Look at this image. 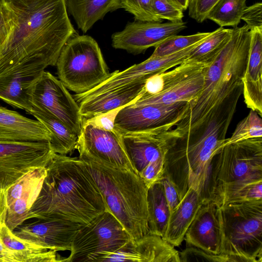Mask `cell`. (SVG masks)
Wrapping results in <instances>:
<instances>
[{
  "label": "cell",
  "instance_id": "cell-1",
  "mask_svg": "<svg viewBox=\"0 0 262 262\" xmlns=\"http://www.w3.org/2000/svg\"><path fill=\"white\" fill-rule=\"evenodd\" d=\"M12 17L0 50V75L19 66H55L67 41L77 34L66 0H5Z\"/></svg>",
  "mask_w": 262,
  "mask_h": 262
},
{
  "label": "cell",
  "instance_id": "cell-2",
  "mask_svg": "<svg viewBox=\"0 0 262 262\" xmlns=\"http://www.w3.org/2000/svg\"><path fill=\"white\" fill-rule=\"evenodd\" d=\"M28 220L58 218L85 225L107 210L101 192L79 157L54 154Z\"/></svg>",
  "mask_w": 262,
  "mask_h": 262
},
{
  "label": "cell",
  "instance_id": "cell-3",
  "mask_svg": "<svg viewBox=\"0 0 262 262\" xmlns=\"http://www.w3.org/2000/svg\"><path fill=\"white\" fill-rule=\"evenodd\" d=\"M250 43V32L246 24L233 28L227 43L206 67L199 96L189 102L185 117L176 125L181 136L205 125L222 111L236 107L243 93Z\"/></svg>",
  "mask_w": 262,
  "mask_h": 262
},
{
  "label": "cell",
  "instance_id": "cell-4",
  "mask_svg": "<svg viewBox=\"0 0 262 262\" xmlns=\"http://www.w3.org/2000/svg\"><path fill=\"white\" fill-rule=\"evenodd\" d=\"M235 110L223 111L205 125L180 136L167 151L164 174L176 185L181 199L192 186H199L203 194L213 158L224 146Z\"/></svg>",
  "mask_w": 262,
  "mask_h": 262
},
{
  "label": "cell",
  "instance_id": "cell-5",
  "mask_svg": "<svg viewBox=\"0 0 262 262\" xmlns=\"http://www.w3.org/2000/svg\"><path fill=\"white\" fill-rule=\"evenodd\" d=\"M81 160L98 186L107 210L131 237L136 239L148 234V188L141 178L132 170Z\"/></svg>",
  "mask_w": 262,
  "mask_h": 262
},
{
  "label": "cell",
  "instance_id": "cell-6",
  "mask_svg": "<svg viewBox=\"0 0 262 262\" xmlns=\"http://www.w3.org/2000/svg\"><path fill=\"white\" fill-rule=\"evenodd\" d=\"M221 253L236 262H262V200L219 207Z\"/></svg>",
  "mask_w": 262,
  "mask_h": 262
},
{
  "label": "cell",
  "instance_id": "cell-7",
  "mask_svg": "<svg viewBox=\"0 0 262 262\" xmlns=\"http://www.w3.org/2000/svg\"><path fill=\"white\" fill-rule=\"evenodd\" d=\"M55 66L58 79L76 94L93 89L110 74L97 42L88 35L77 34L70 38Z\"/></svg>",
  "mask_w": 262,
  "mask_h": 262
},
{
  "label": "cell",
  "instance_id": "cell-8",
  "mask_svg": "<svg viewBox=\"0 0 262 262\" xmlns=\"http://www.w3.org/2000/svg\"><path fill=\"white\" fill-rule=\"evenodd\" d=\"M215 157L203 199L226 184L262 180V137L224 145Z\"/></svg>",
  "mask_w": 262,
  "mask_h": 262
},
{
  "label": "cell",
  "instance_id": "cell-9",
  "mask_svg": "<svg viewBox=\"0 0 262 262\" xmlns=\"http://www.w3.org/2000/svg\"><path fill=\"white\" fill-rule=\"evenodd\" d=\"M131 238L118 220L106 210L79 230L63 262H96L101 253L114 251Z\"/></svg>",
  "mask_w": 262,
  "mask_h": 262
},
{
  "label": "cell",
  "instance_id": "cell-10",
  "mask_svg": "<svg viewBox=\"0 0 262 262\" xmlns=\"http://www.w3.org/2000/svg\"><path fill=\"white\" fill-rule=\"evenodd\" d=\"M54 154L50 141L0 140V189L7 190L27 172L46 167Z\"/></svg>",
  "mask_w": 262,
  "mask_h": 262
},
{
  "label": "cell",
  "instance_id": "cell-11",
  "mask_svg": "<svg viewBox=\"0 0 262 262\" xmlns=\"http://www.w3.org/2000/svg\"><path fill=\"white\" fill-rule=\"evenodd\" d=\"M32 106L42 107L60 119L78 136L83 118L80 107L61 81L44 71L35 83L31 94Z\"/></svg>",
  "mask_w": 262,
  "mask_h": 262
},
{
  "label": "cell",
  "instance_id": "cell-12",
  "mask_svg": "<svg viewBox=\"0 0 262 262\" xmlns=\"http://www.w3.org/2000/svg\"><path fill=\"white\" fill-rule=\"evenodd\" d=\"M193 49L191 46L173 54L154 58H148L123 71H115L93 89L73 95L78 103L98 95L133 85L145 83L150 77L168 71L181 64Z\"/></svg>",
  "mask_w": 262,
  "mask_h": 262
},
{
  "label": "cell",
  "instance_id": "cell-13",
  "mask_svg": "<svg viewBox=\"0 0 262 262\" xmlns=\"http://www.w3.org/2000/svg\"><path fill=\"white\" fill-rule=\"evenodd\" d=\"M135 102L122 107L116 115L114 130L120 135L141 132L172 123H178L185 117L189 108L187 102L139 105L134 104Z\"/></svg>",
  "mask_w": 262,
  "mask_h": 262
},
{
  "label": "cell",
  "instance_id": "cell-14",
  "mask_svg": "<svg viewBox=\"0 0 262 262\" xmlns=\"http://www.w3.org/2000/svg\"><path fill=\"white\" fill-rule=\"evenodd\" d=\"M76 149L81 159L134 171L123 146L121 135L114 130H105L83 123Z\"/></svg>",
  "mask_w": 262,
  "mask_h": 262
},
{
  "label": "cell",
  "instance_id": "cell-15",
  "mask_svg": "<svg viewBox=\"0 0 262 262\" xmlns=\"http://www.w3.org/2000/svg\"><path fill=\"white\" fill-rule=\"evenodd\" d=\"M177 124L120 135L126 154L138 176L151 163L165 159L168 150L180 137L175 128L172 129Z\"/></svg>",
  "mask_w": 262,
  "mask_h": 262
},
{
  "label": "cell",
  "instance_id": "cell-16",
  "mask_svg": "<svg viewBox=\"0 0 262 262\" xmlns=\"http://www.w3.org/2000/svg\"><path fill=\"white\" fill-rule=\"evenodd\" d=\"M184 22H160L135 20L128 22L120 31L112 34V46L137 55L150 47H156L166 38L184 30Z\"/></svg>",
  "mask_w": 262,
  "mask_h": 262
},
{
  "label": "cell",
  "instance_id": "cell-17",
  "mask_svg": "<svg viewBox=\"0 0 262 262\" xmlns=\"http://www.w3.org/2000/svg\"><path fill=\"white\" fill-rule=\"evenodd\" d=\"M24 222L13 232L18 237L56 251H70L73 239L84 225L54 217Z\"/></svg>",
  "mask_w": 262,
  "mask_h": 262
},
{
  "label": "cell",
  "instance_id": "cell-18",
  "mask_svg": "<svg viewBox=\"0 0 262 262\" xmlns=\"http://www.w3.org/2000/svg\"><path fill=\"white\" fill-rule=\"evenodd\" d=\"M180 262L179 252L163 237L147 234L131 238L116 250L101 253L96 262Z\"/></svg>",
  "mask_w": 262,
  "mask_h": 262
},
{
  "label": "cell",
  "instance_id": "cell-19",
  "mask_svg": "<svg viewBox=\"0 0 262 262\" xmlns=\"http://www.w3.org/2000/svg\"><path fill=\"white\" fill-rule=\"evenodd\" d=\"M184 239L188 246H193L214 254H222V237L219 206L213 201L203 200Z\"/></svg>",
  "mask_w": 262,
  "mask_h": 262
},
{
  "label": "cell",
  "instance_id": "cell-20",
  "mask_svg": "<svg viewBox=\"0 0 262 262\" xmlns=\"http://www.w3.org/2000/svg\"><path fill=\"white\" fill-rule=\"evenodd\" d=\"M46 68L39 65L19 66L0 75V99L29 113L32 107L33 86Z\"/></svg>",
  "mask_w": 262,
  "mask_h": 262
},
{
  "label": "cell",
  "instance_id": "cell-21",
  "mask_svg": "<svg viewBox=\"0 0 262 262\" xmlns=\"http://www.w3.org/2000/svg\"><path fill=\"white\" fill-rule=\"evenodd\" d=\"M248 59L243 83L247 107L262 116V28L250 30Z\"/></svg>",
  "mask_w": 262,
  "mask_h": 262
},
{
  "label": "cell",
  "instance_id": "cell-22",
  "mask_svg": "<svg viewBox=\"0 0 262 262\" xmlns=\"http://www.w3.org/2000/svg\"><path fill=\"white\" fill-rule=\"evenodd\" d=\"M51 135L37 120L0 105V140L15 141H50Z\"/></svg>",
  "mask_w": 262,
  "mask_h": 262
},
{
  "label": "cell",
  "instance_id": "cell-23",
  "mask_svg": "<svg viewBox=\"0 0 262 262\" xmlns=\"http://www.w3.org/2000/svg\"><path fill=\"white\" fill-rule=\"evenodd\" d=\"M203 200L200 187L198 186L190 187L179 205L170 212L163 238L174 247L180 245Z\"/></svg>",
  "mask_w": 262,
  "mask_h": 262
},
{
  "label": "cell",
  "instance_id": "cell-24",
  "mask_svg": "<svg viewBox=\"0 0 262 262\" xmlns=\"http://www.w3.org/2000/svg\"><path fill=\"white\" fill-rule=\"evenodd\" d=\"M145 83L106 92L78 103L83 119L130 104L141 97Z\"/></svg>",
  "mask_w": 262,
  "mask_h": 262
},
{
  "label": "cell",
  "instance_id": "cell-25",
  "mask_svg": "<svg viewBox=\"0 0 262 262\" xmlns=\"http://www.w3.org/2000/svg\"><path fill=\"white\" fill-rule=\"evenodd\" d=\"M207 66L169 85L156 95L137 100L134 104H171L179 102H190L196 99L203 87Z\"/></svg>",
  "mask_w": 262,
  "mask_h": 262
},
{
  "label": "cell",
  "instance_id": "cell-26",
  "mask_svg": "<svg viewBox=\"0 0 262 262\" xmlns=\"http://www.w3.org/2000/svg\"><path fill=\"white\" fill-rule=\"evenodd\" d=\"M68 12L86 33L108 13L122 8L121 0H66Z\"/></svg>",
  "mask_w": 262,
  "mask_h": 262
},
{
  "label": "cell",
  "instance_id": "cell-27",
  "mask_svg": "<svg viewBox=\"0 0 262 262\" xmlns=\"http://www.w3.org/2000/svg\"><path fill=\"white\" fill-rule=\"evenodd\" d=\"M0 237L17 262H61L64 259L58 254L57 251L18 237L5 223L0 226Z\"/></svg>",
  "mask_w": 262,
  "mask_h": 262
},
{
  "label": "cell",
  "instance_id": "cell-28",
  "mask_svg": "<svg viewBox=\"0 0 262 262\" xmlns=\"http://www.w3.org/2000/svg\"><path fill=\"white\" fill-rule=\"evenodd\" d=\"M40 122L51 135L50 141L55 154L67 155L76 149L78 136L57 117L43 107L32 106L29 113Z\"/></svg>",
  "mask_w": 262,
  "mask_h": 262
},
{
  "label": "cell",
  "instance_id": "cell-29",
  "mask_svg": "<svg viewBox=\"0 0 262 262\" xmlns=\"http://www.w3.org/2000/svg\"><path fill=\"white\" fill-rule=\"evenodd\" d=\"M208 199L219 207L231 203L262 200V180L225 184L214 191Z\"/></svg>",
  "mask_w": 262,
  "mask_h": 262
},
{
  "label": "cell",
  "instance_id": "cell-30",
  "mask_svg": "<svg viewBox=\"0 0 262 262\" xmlns=\"http://www.w3.org/2000/svg\"><path fill=\"white\" fill-rule=\"evenodd\" d=\"M207 65L187 58L172 70L166 71L148 78L145 82L140 98L156 95L169 85L201 70Z\"/></svg>",
  "mask_w": 262,
  "mask_h": 262
},
{
  "label": "cell",
  "instance_id": "cell-31",
  "mask_svg": "<svg viewBox=\"0 0 262 262\" xmlns=\"http://www.w3.org/2000/svg\"><path fill=\"white\" fill-rule=\"evenodd\" d=\"M147 210L149 233L163 238L170 212L160 182L155 183L148 189Z\"/></svg>",
  "mask_w": 262,
  "mask_h": 262
},
{
  "label": "cell",
  "instance_id": "cell-32",
  "mask_svg": "<svg viewBox=\"0 0 262 262\" xmlns=\"http://www.w3.org/2000/svg\"><path fill=\"white\" fill-rule=\"evenodd\" d=\"M232 30L220 27L211 32L192 50L188 58L209 64L227 43L231 36Z\"/></svg>",
  "mask_w": 262,
  "mask_h": 262
},
{
  "label": "cell",
  "instance_id": "cell-33",
  "mask_svg": "<svg viewBox=\"0 0 262 262\" xmlns=\"http://www.w3.org/2000/svg\"><path fill=\"white\" fill-rule=\"evenodd\" d=\"M246 6V0H220L209 12L207 19L220 27H236Z\"/></svg>",
  "mask_w": 262,
  "mask_h": 262
},
{
  "label": "cell",
  "instance_id": "cell-34",
  "mask_svg": "<svg viewBox=\"0 0 262 262\" xmlns=\"http://www.w3.org/2000/svg\"><path fill=\"white\" fill-rule=\"evenodd\" d=\"M41 186L32 189L8 206L5 224L10 230L13 231L28 220L29 211L39 193Z\"/></svg>",
  "mask_w": 262,
  "mask_h": 262
},
{
  "label": "cell",
  "instance_id": "cell-35",
  "mask_svg": "<svg viewBox=\"0 0 262 262\" xmlns=\"http://www.w3.org/2000/svg\"><path fill=\"white\" fill-rule=\"evenodd\" d=\"M211 32H198L190 35H172L155 47L150 58L160 57L177 52L195 45L208 37Z\"/></svg>",
  "mask_w": 262,
  "mask_h": 262
},
{
  "label": "cell",
  "instance_id": "cell-36",
  "mask_svg": "<svg viewBox=\"0 0 262 262\" xmlns=\"http://www.w3.org/2000/svg\"><path fill=\"white\" fill-rule=\"evenodd\" d=\"M47 173L46 167L35 168L20 178L6 190L8 206L22 195L42 184Z\"/></svg>",
  "mask_w": 262,
  "mask_h": 262
},
{
  "label": "cell",
  "instance_id": "cell-37",
  "mask_svg": "<svg viewBox=\"0 0 262 262\" xmlns=\"http://www.w3.org/2000/svg\"><path fill=\"white\" fill-rule=\"evenodd\" d=\"M260 137H262L261 118L256 111L251 110L248 115L237 124L231 137L226 138L224 146Z\"/></svg>",
  "mask_w": 262,
  "mask_h": 262
},
{
  "label": "cell",
  "instance_id": "cell-38",
  "mask_svg": "<svg viewBox=\"0 0 262 262\" xmlns=\"http://www.w3.org/2000/svg\"><path fill=\"white\" fill-rule=\"evenodd\" d=\"M150 3L151 0H121L122 8L132 14L135 20L162 23L154 14Z\"/></svg>",
  "mask_w": 262,
  "mask_h": 262
},
{
  "label": "cell",
  "instance_id": "cell-39",
  "mask_svg": "<svg viewBox=\"0 0 262 262\" xmlns=\"http://www.w3.org/2000/svg\"><path fill=\"white\" fill-rule=\"evenodd\" d=\"M179 255L180 262H236V259L230 256L208 253L193 246H187L185 249L179 253Z\"/></svg>",
  "mask_w": 262,
  "mask_h": 262
},
{
  "label": "cell",
  "instance_id": "cell-40",
  "mask_svg": "<svg viewBox=\"0 0 262 262\" xmlns=\"http://www.w3.org/2000/svg\"><path fill=\"white\" fill-rule=\"evenodd\" d=\"M152 11L158 18L173 23L183 22V10L171 0H151Z\"/></svg>",
  "mask_w": 262,
  "mask_h": 262
},
{
  "label": "cell",
  "instance_id": "cell-41",
  "mask_svg": "<svg viewBox=\"0 0 262 262\" xmlns=\"http://www.w3.org/2000/svg\"><path fill=\"white\" fill-rule=\"evenodd\" d=\"M220 0H190L188 6L189 16L199 23L206 19L210 11Z\"/></svg>",
  "mask_w": 262,
  "mask_h": 262
},
{
  "label": "cell",
  "instance_id": "cell-42",
  "mask_svg": "<svg viewBox=\"0 0 262 262\" xmlns=\"http://www.w3.org/2000/svg\"><path fill=\"white\" fill-rule=\"evenodd\" d=\"M241 20L246 23L249 30L262 28V3L258 2L246 6L242 13Z\"/></svg>",
  "mask_w": 262,
  "mask_h": 262
},
{
  "label": "cell",
  "instance_id": "cell-43",
  "mask_svg": "<svg viewBox=\"0 0 262 262\" xmlns=\"http://www.w3.org/2000/svg\"><path fill=\"white\" fill-rule=\"evenodd\" d=\"M122 107L96 115L88 119H83V123L91 124L103 130H113L116 115Z\"/></svg>",
  "mask_w": 262,
  "mask_h": 262
},
{
  "label": "cell",
  "instance_id": "cell-44",
  "mask_svg": "<svg viewBox=\"0 0 262 262\" xmlns=\"http://www.w3.org/2000/svg\"><path fill=\"white\" fill-rule=\"evenodd\" d=\"M159 182L163 185L165 196L171 212L179 205L182 200L178 188L166 174H164Z\"/></svg>",
  "mask_w": 262,
  "mask_h": 262
},
{
  "label": "cell",
  "instance_id": "cell-45",
  "mask_svg": "<svg viewBox=\"0 0 262 262\" xmlns=\"http://www.w3.org/2000/svg\"><path fill=\"white\" fill-rule=\"evenodd\" d=\"M12 17L4 1H0V50L6 41L11 30Z\"/></svg>",
  "mask_w": 262,
  "mask_h": 262
},
{
  "label": "cell",
  "instance_id": "cell-46",
  "mask_svg": "<svg viewBox=\"0 0 262 262\" xmlns=\"http://www.w3.org/2000/svg\"><path fill=\"white\" fill-rule=\"evenodd\" d=\"M0 262H17L11 251L3 242L0 237Z\"/></svg>",
  "mask_w": 262,
  "mask_h": 262
},
{
  "label": "cell",
  "instance_id": "cell-47",
  "mask_svg": "<svg viewBox=\"0 0 262 262\" xmlns=\"http://www.w3.org/2000/svg\"><path fill=\"white\" fill-rule=\"evenodd\" d=\"M7 207L6 190L0 189V226L5 223Z\"/></svg>",
  "mask_w": 262,
  "mask_h": 262
},
{
  "label": "cell",
  "instance_id": "cell-48",
  "mask_svg": "<svg viewBox=\"0 0 262 262\" xmlns=\"http://www.w3.org/2000/svg\"><path fill=\"white\" fill-rule=\"evenodd\" d=\"M174 4L178 6L183 11L188 9L190 0H171Z\"/></svg>",
  "mask_w": 262,
  "mask_h": 262
},
{
  "label": "cell",
  "instance_id": "cell-49",
  "mask_svg": "<svg viewBox=\"0 0 262 262\" xmlns=\"http://www.w3.org/2000/svg\"><path fill=\"white\" fill-rule=\"evenodd\" d=\"M5 0H0V1H4Z\"/></svg>",
  "mask_w": 262,
  "mask_h": 262
}]
</instances>
